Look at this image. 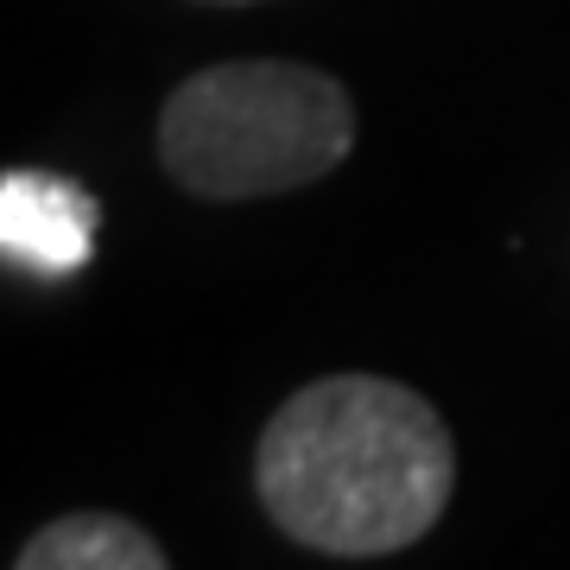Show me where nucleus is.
<instances>
[{
  "instance_id": "nucleus-1",
  "label": "nucleus",
  "mask_w": 570,
  "mask_h": 570,
  "mask_svg": "<svg viewBox=\"0 0 570 570\" xmlns=\"http://www.w3.org/2000/svg\"><path fill=\"white\" fill-rule=\"evenodd\" d=\"M266 520L324 558H393L444 520L456 444L425 393L387 374H324L254 444Z\"/></svg>"
},
{
  "instance_id": "nucleus-2",
  "label": "nucleus",
  "mask_w": 570,
  "mask_h": 570,
  "mask_svg": "<svg viewBox=\"0 0 570 570\" xmlns=\"http://www.w3.org/2000/svg\"><path fill=\"white\" fill-rule=\"evenodd\" d=\"M355 153V102L330 70L292 58L209 63L165 96L159 165L165 178L209 197H285L330 178Z\"/></svg>"
},
{
  "instance_id": "nucleus-3",
  "label": "nucleus",
  "mask_w": 570,
  "mask_h": 570,
  "mask_svg": "<svg viewBox=\"0 0 570 570\" xmlns=\"http://www.w3.org/2000/svg\"><path fill=\"white\" fill-rule=\"evenodd\" d=\"M96 223L102 209L77 178L58 171H7L0 178V254L20 261L26 273L63 279L96 254Z\"/></svg>"
},
{
  "instance_id": "nucleus-4",
  "label": "nucleus",
  "mask_w": 570,
  "mask_h": 570,
  "mask_svg": "<svg viewBox=\"0 0 570 570\" xmlns=\"http://www.w3.org/2000/svg\"><path fill=\"white\" fill-rule=\"evenodd\" d=\"M20 570H165V546L127 513H63L13 551Z\"/></svg>"
},
{
  "instance_id": "nucleus-5",
  "label": "nucleus",
  "mask_w": 570,
  "mask_h": 570,
  "mask_svg": "<svg viewBox=\"0 0 570 570\" xmlns=\"http://www.w3.org/2000/svg\"><path fill=\"white\" fill-rule=\"evenodd\" d=\"M204 7H254V0H204Z\"/></svg>"
}]
</instances>
